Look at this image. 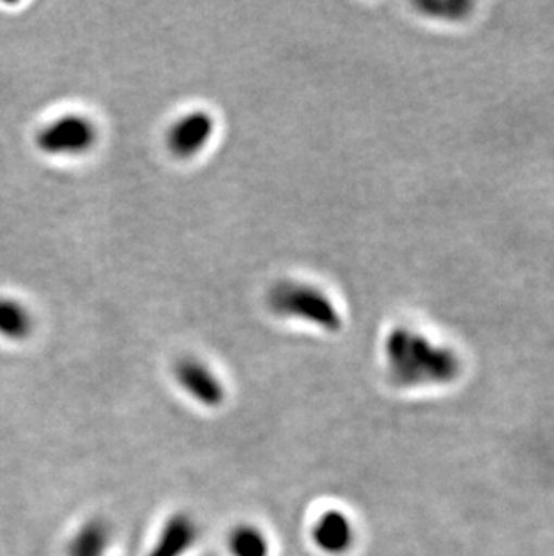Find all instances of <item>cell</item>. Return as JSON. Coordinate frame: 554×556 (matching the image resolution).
<instances>
[{"label":"cell","instance_id":"277c9868","mask_svg":"<svg viewBox=\"0 0 554 556\" xmlns=\"http://www.w3.org/2000/svg\"><path fill=\"white\" fill-rule=\"evenodd\" d=\"M175 378L184 393L202 407H221L225 400V386L207 364L197 358H182L175 366Z\"/></svg>","mask_w":554,"mask_h":556},{"label":"cell","instance_id":"ba28073f","mask_svg":"<svg viewBox=\"0 0 554 556\" xmlns=\"http://www.w3.org/2000/svg\"><path fill=\"white\" fill-rule=\"evenodd\" d=\"M232 556H270V541L265 531L254 525L236 526L227 541Z\"/></svg>","mask_w":554,"mask_h":556},{"label":"cell","instance_id":"3957f363","mask_svg":"<svg viewBox=\"0 0 554 556\" xmlns=\"http://www.w3.org/2000/svg\"><path fill=\"white\" fill-rule=\"evenodd\" d=\"M215 134L210 112L193 111L173 123L167 130V150L177 159H191L202 152Z\"/></svg>","mask_w":554,"mask_h":556},{"label":"cell","instance_id":"7a4b0ae2","mask_svg":"<svg viewBox=\"0 0 554 556\" xmlns=\"http://www.w3.org/2000/svg\"><path fill=\"white\" fill-rule=\"evenodd\" d=\"M96 139L98 130L89 117L68 114L40 131L38 147L51 155H79L89 152Z\"/></svg>","mask_w":554,"mask_h":556},{"label":"cell","instance_id":"52a82bcc","mask_svg":"<svg viewBox=\"0 0 554 556\" xmlns=\"http://www.w3.org/2000/svg\"><path fill=\"white\" fill-rule=\"evenodd\" d=\"M112 531L105 520L85 522L68 542V556H105L111 547Z\"/></svg>","mask_w":554,"mask_h":556},{"label":"cell","instance_id":"5b68a950","mask_svg":"<svg viewBox=\"0 0 554 556\" xmlns=\"http://www.w3.org/2000/svg\"><path fill=\"white\" fill-rule=\"evenodd\" d=\"M312 541L325 555L340 556L350 552L355 541L350 517L339 509H328L320 514L312 526Z\"/></svg>","mask_w":554,"mask_h":556},{"label":"cell","instance_id":"8992f818","mask_svg":"<svg viewBox=\"0 0 554 556\" xmlns=\"http://www.w3.org/2000/svg\"><path fill=\"white\" fill-rule=\"evenodd\" d=\"M199 539V525L191 515L178 511L166 520L147 556H184Z\"/></svg>","mask_w":554,"mask_h":556},{"label":"cell","instance_id":"6da1fadb","mask_svg":"<svg viewBox=\"0 0 554 556\" xmlns=\"http://www.w3.org/2000/svg\"><path fill=\"white\" fill-rule=\"evenodd\" d=\"M274 314L285 319H298L326 331L340 328L339 309L333 301L314 285L298 281H279L267 295Z\"/></svg>","mask_w":554,"mask_h":556},{"label":"cell","instance_id":"9c48e42d","mask_svg":"<svg viewBox=\"0 0 554 556\" xmlns=\"http://www.w3.org/2000/svg\"><path fill=\"white\" fill-rule=\"evenodd\" d=\"M32 330V317L15 301H0V333L22 339Z\"/></svg>","mask_w":554,"mask_h":556}]
</instances>
